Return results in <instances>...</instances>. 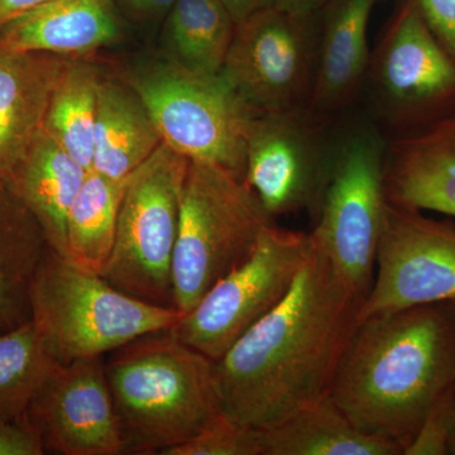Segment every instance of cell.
Wrapping results in <instances>:
<instances>
[{"label":"cell","mask_w":455,"mask_h":455,"mask_svg":"<svg viewBox=\"0 0 455 455\" xmlns=\"http://www.w3.org/2000/svg\"><path fill=\"white\" fill-rule=\"evenodd\" d=\"M49 2L51 0H0V28L13 18Z\"/></svg>","instance_id":"33"},{"label":"cell","mask_w":455,"mask_h":455,"mask_svg":"<svg viewBox=\"0 0 455 455\" xmlns=\"http://www.w3.org/2000/svg\"><path fill=\"white\" fill-rule=\"evenodd\" d=\"M164 455H262V430L251 429L221 415L211 427Z\"/></svg>","instance_id":"27"},{"label":"cell","mask_w":455,"mask_h":455,"mask_svg":"<svg viewBox=\"0 0 455 455\" xmlns=\"http://www.w3.org/2000/svg\"><path fill=\"white\" fill-rule=\"evenodd\" d=\"M228 9L235 25H241L263 9L274 7L275 0H220Z\"/></svg>","instance_id":"32"},{"label":"cell","mask_w":455,"mask_h":455,"mask_svg":"<svg viewBox=\"0 0 455 455\" xmlns=\"http://www.w3.org/2000/svg\"><path fill=\"white\" fill-rule=\"evenodd\" d=\"M106 373L123 454L164 455L223 415L214 361L169 329L108 353Z\"/></svg>","instance_id":"3"},{"label":"cell","mask_w":455,"mask_h":455,"mask_svg":"<svg viewBox=\"0 0 455 455\" xmlns=\"http://www.w3.org/2000/svg\"><path fill=\"white\" fill-rule=\"evenodd\" d=\"M235 27L220 0H178L166 26L172 59L197 73L220 74Z\"/></svg>","instance_id":"25"},{"label":"cell","mask_w":455,"mask_h":455,"mask_svg":"<svg viewBox=\"0 0 455 455\" xmlns=\"http://www.w3.org/2000/svg\"><path fill=\"white\" fill-rule=\"evenodd\" d=\"M122 36L114 0H51L0 28V51L90 56Z\"/></svg>","instance_id":"14"},{"label":"cell","mask_w":455,"mask_h":455,"mask_svg":"<svg viewBox=\"0 0 455 455\" xmlns=\"http://www.w3.org/2000/svg\"><path fill=\"white\" fill-rule=\"evenodd\" d=\"M419 11L455 61V0H416Z\"/></svg>","instance_id":"29"},{"label":"cell","mask_w":455,"mask_h":455,"mask_svg":"<svg viewBox=\"0 0 455 455\" xmlns=\"http://www.w3.org/2000/svg\"><path fill=\"white\" fill-rule=\"evenodd\" d=\"M325 0H275L274 7L299 17H309Z\"/></svg>","instance_id":"34"},{"label":"cell","mask_w":455,"mask_h":455,"mask_svg":"<svg viewBox=\"0 0 455 455\" xmlns=\"http://www.w3.org/2000/svg\"><path fill=\"white\" fill-rule=\"evenodd\" d=\"M71 57L0 51V187L44 128L51 92Z\"/></svg>","instance_id":"15"},{"label":"cell","mask_w":455,"mask_h":455,"mask_svg":"<svg viewBox=\"0 0 455 455\" xmlns=\"http://www.w3.org/2000/svg\"><path fill=\"white\" fill-rule=\"evenodd\" d=\"M385 171V149L373 132L344 140L331 158L310 233L340 283L362 302L372 287L387 208Z\"/></svg>","instance_id":"8"},{"label":"cell","mask_w":455,"mask_h":455,"mask_svg":"<svg viewBox=\"0 0 455 455\" xmlns=\"http://www.w3.org/2000/svg\"><path fill=\"white\" fill-rule=\"evenodd\" d=\"M387 202L455 217V119L411 140L386 164Z\"/></svg>","instance_id":"18"},{"label":"cell","mask_w":455,"mask_h":455,"mask_svg":"<svg viewBox=\"0 0 455 455\" xmlns=\"http://www.w3.org/2000/svg\"><path fill=\"white\" fill-rule=\"evenodd\" d=\"M26 420L46 453L123 455L106 355L56 363L33 396Z\"/></svg>","instance_id":"11"},{"label":"cell","mask_w":455,"mask_h":455,"mask_svg":"<svg viewBox=\"0 0 455 455\" xmlns=\"http://www.w3.org/2000/svg\"><path fill=\"white\" fill-rule=\"evenodd\" d=\"M455 391V309L419 305L358 322L329 396L362 433L405 449Z\"/></svg>","instance_id":"2"},{"label":"cell","mask_w":455,"mask_h":455,"mask_svg":"<svg viewBox=\"0 0 455 455\" xmlns=\"http://www.w3.org/2000/svg\"><path fill=\"white\" fill-rule=\"evenodd\" d=\"M307 20L269 7L236 25L220 74L257 113L290 110L307 85Z\"/></svg>","instance_id":"12"},{"label":"cell","mask_w":455,"mask_h":455,"mask_svg":"<svg viewBox=\"0 0 455 455\" xmlns=\"http://www.w3.org/2000/svg\"><path fill=\"white\" fill-rule=\"evenodd\" d=\"M361 305L314 244L286 298L214 362L223 415L267 430L329 395Z\"/></svg>","instance_id":"1"},{"label":"cell","mask_w":455,"mask_h":455,"mask_svg":"<svg viewBox=\"0 0 455 455\" xmlns=\"http://www.w3.org/2000/svg\"><path fill=\"white\" fill-rule=\"evenodd\" d=\"M331 160L289 113H260L247 143L243 181L272 215L317 212Z\"/></svg>","instance_id":"13"},{"label":"cell","mask_w":455,"mask_h":455,"mask_svg":"<svg viewBox=\"0 0 455 455\" xmlns=\"http://www.w3.org/2000/svg\"><path fill=\"white\" fill-rule=\"evenodd\" d=\"M313 247L310 233L275 224L266 228L252 254L218 281L169 331L218 361L286 298Z\"/></svg>","instance_id":"9"},{"label":"cell","mask_w":455,"mask_h":455,"mask_svg":"<svg viewBox=\"0 0 455 455\" xmlns=\"http://www.w3.org/2000/svg\"><path fill=\"white\" fill-rule=\"evenodd\" d=\"M455 391L431 409L429 415L416 431L414 438L403 449V455H447L449 438L453 427Z\"/></svg>","instance_id":"28"},{"label":"cell","mask_w":455,"mask_h":455,"mask_svg":"<svg viewBox=\"0 0 455 455\" xmlns=\"http://www.w3.org/2000/svg\"><path fill=\"white\" fill-rule=\"evenodd\" d=\"M449 454L455 455V410L453 427H451V438H449Z\"/></svg>","instance_id":"35"},{"label":"cell","mask_w":455,"mask_h":455,"mask_svg":"<svg viewBox=\"0 0 455 455\" xmlns=\"http://www.w3.org/2000/svg\"><path fill=\"white\" fill-rule=\"evenodd\" d=\"M101 80L100 68L90 56L71 57L51 92L44 121V130L88 171Z\"/></svg>","instance_id":"22"},{"label":"cell","mask_w":455,"mask_h":455,"mask_svg":"<svg viewBox=\"0 0 455 455\" xmlns=\"http://www.w3.org/2000/svg\"><path fill=\"white\" fill-rule=\"evenodd\" d=\"M125 82L139 92L164 143L243 179L248 139L260 113L223 75L197 73L171 59L143 66Z\"/></svg>","instance_id":"6"},{"label":"cell","mask_w":455,"mask_h":455,"mask_svg":"<svg viewBox=\"0 0 455 455\" xmlns=\"http://www.w3.org/2000/svg\"><path fill=\"white\" fill-rule=\"evenodd\" d=\"M184 314L140 300L49 248L31 287V322L61 364L104 357L130 341L166 331Z\"/></svg>","instance_id":"4"},{"label":"cell","mask_w":455,"mask_h":455,"mask_svg":"<svg viewBox=\"0 0 455 455\" xmlns=\"http://www.w3.org/2000/svg\"><path fill=\"white\" fill-rule=\"evenodd\" d=\"M188 163L163 143L131 173L112 254L101 275L121 291L160 307H175L172 260Z\"/></svg>","instance_id":"7"},{"label":"cell","mask_w":455,"mask_h":455,"mask_svg":"<svg viewBox=\"0 0 455 455\" xmlns=\"http://www.w3.org/2000/svg\"><path fill=\"white\" fill-rule=\"evenodd\" d=\"M379 80L392 100L420 103L455 90V61L440 44L416 0H410L386 41Z\"/></svg>","instance_id":"16"},{"label":"cell","mask_w":455,"mask_h":455,"mask_svg":"<svg viewBox=\"0 0 455 455\" xmlns=\"http://www.w3.org/2000/svg\"><path fill=\"white\" fill-rule=\"evenodd\" d=\"M451 304H453V307H454V309H455V301L451 302Z\"/></svg>","instance_id":"36"},{"label":"cell","mask_w":455,"mask_h":455,"mask_svg":"<svg viewBox=\"0 0 455 455\" xmlns=\"http://www.w3.org/2000/svg\"><path fill=\"white\" fill-rule=\"evenodd\" d=\"M40 436L25 419L0 418V455H44Z\"/></svg>","instance_id":"30"},{"label":"cell","mask_w":455,"mask_h":455,"mask_svg":"<svg viewBox=\"0 0 455 455\" xmlns=\"http://www.w3.org/2000/svg\"><path fill=\"white\" fill-rule=\"evenodd\" d=\"M125 180L90 171L66 221V254L77 267L103 275L116 241Z\"/></svg>","instance_id":"23"},{"label":"cell","mask_w":455,"mask_h":455,"mask_svg":"<svg viewBox=\"0 0 455 455\" xmlns=\"http://www.w3.org/2000/svg\"><path fill=\"white\" fill-rule=\"evenodd\" d=\"M455 301V224L387 202L372 287L358 320Z\"/></svg>","instance_id":"10"},{"label":"cell","mask_w":455,"mask_h":455,"mask_svg":"<svg viewBox=\"0 0 455 455\" xmlns=\"http://www.w3.org/2000/svg\"><path fill=\"white\" fill-rule=\"evenodd\" d=\"M163 143L139 92L125 80H101L92 171L112 180L128 179Z\"/></svg>","instance_id":"19"},{"label":"cell","mask_w":455,"mask_h":455,"mask_svg":"<svg viewBox=\"0 0 455 455\" xmlns=\"http://www.w3.org/2000/svg\"><path fill=\"white\" fill-rule=\"evenodd\" d=\"M178 0H114L116 7H122L137 17L154 18L169 13Z\"/></svg>","instance_id":"31"},{"label":"cell","mask_w":455,"mask_h":455,"mask_svg":"<svg viewBox=\"0 0 455 455\" xmlns=\"http://www.w3.org/2000/svg\"><path fill=\"white\" fill-rule=\"evenodd\" d=\"M88 172L42 128L5 182L38 221L50 247L64 257L68 211Z\"/></svg>","instance_id":"17"},{"label":"cell","mask_w":455,"mask_h":455,"mask_svg":"<svg viewBox=\"0 0 455 455\" xmlns=\"http://www.w3.org/2000/svg\"><path fill=\"white\" fill-rule=\"evenodd\" d=\"M32 322L0 334V418L22 420L55 364Z\"/></svg>","instance_id":"26"},{"label":"cell","mask_w":455,"mask_h":455,"mask_svg":"<svg viewBox=\"0 0 455 455\" xmlns=\"http://www.w3.org/2000/svg\"><path fill=\"white\" fill-rule=\"evenodd\" d=\"M274 217L243 179L218 164L188 163L172 260L173 307L187 314L252 254Z\"/></svg>","instance_id":"5"},{"label":"cell","mask_w":455,"mask_h":455,"mask_svg":"<svg viewBox=\"0 0 455 455\" xmlns=\"http://www.w3.org/2000/svg\"><path fill=\"white\" fill-rule=\"evenodd\" d=\"M377 0H337L326 25L315 84V99L334 106L348 97L368 61L367 28Z\"/></svg>","instance_id":"24"},{"label":"cell","mask_w":455,"mask_h":455,"mask_svg":"<svg viewBox=\"0 0 455 455\" xmlns=\"http://www.w3.org/2000/svg\"><path fill=\"white\" fill-rule=\"evenodd\" d=\"M50 244L36 218L0 187V334L31 322V287Z\"/></svg>","instance_id":"20"},{"label":"cell","mask_w":455,"mask_h":455,"mask_svg":"<svg viewBox=\"0 0 455 455\" xmlns=\"http://www.w3.org/2000/svg\"><path fill=\"white\" fill-rule=\"evenodd\" d=\"M262 455H403V449L362 433L329 395L271 429Z\"/></svg>","instance_id":"21"}]
</instances>
